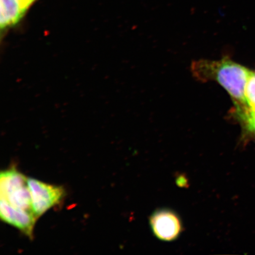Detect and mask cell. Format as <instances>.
<instances>
[{
	"mask_svg": "<svg viewBox=\"0 0 255 255\" xmlns=\"http://www.w3.org/2000/svg\"><path fill=\"white\" fill-rule=\"evenodd\" d=\"M149 223L153 234L161 241L176 240L183 231L180 216L168 209L156 210L149 218Z\"/></svg>",
	"mask_w": 255,
	"mask_h": 255,
	"instance_id": "277c9868",
	"label": "cell"
},
{
	"mask_svg": "<svg viewBox=\"0 0 255 255\" xmlns=\"http://www.w3.org/2000/svg\"><path fill=\"white\" fill-rule=\"evenodd\" d=\"M27 180L28 178L15 167L2 171L0 174V194L1 199L9 205L33 213Z\"/></svg>",
	"mask_w": 255,
	"mask_h": 255,
	"instance_id": "7a4b0ae2",
	"label": "cell"
},
{
	"mask_svg": "<svg viewBox=\"0 0 255 255\" xmlns=\"http://www.w3.org/2000/svg\"><path fill=\"white\" fill-rule=\"evenodd\" d=\"M245 97L249 107L255 109V71H251L245 90Z\"/></svg>",
	"mask_w": 255,
	"mask_h": 255,
	"instance_id": "ba28073f",
	"label": "cell"
},
{
	"mask_svg": "<svg viewBox=\"0 0 255 255\" xmlns=\"http://www.w3.org/2000/svg\"><path fill=\"white\" fill-rule=\"evenodd\" d=\"M27 183L31 194L32 211L37 219L61 203L65 196V190L62 186L31 178H28Z\"/></svg>",
	"mask_w": 255,
	"mask_h": 255,
	"instance_id": "3957f363",
	"label": "cell"
},
{
	"mask_svg": "<svg viewBox=\"0 0 255 255\" xmlns=\"http://www.w3.org/2000/svg\"><path fill=\"white\" fill-rule=\"evenodd\" d=\"M194 77L202 82L213 81L230 95L235 110L247 109L245 90L251 71L227 57L220 60L200 59L191 64Z\"/></svg>",
	"mask_w": 255,
	"mask_h": 255,
	"instance_id": "6da1fadb",
	"label": "cell"
},
{
	"mask_svg": "<svg viewBox=\"0 0 255 255\" xmlns=\"http://www.w3.org/2000/svg\"><path fill=\"white\" fill-rule=\"evenodd\" d=\"M18 1L20 2L22 8L26 12L28 9L37 0H18Z\"/></svg>",
	"mask_w": 255,
	"mask_h": 255,
	"instance_id": "9c48e42d",
	"label": "cell"
},
{
	"mask_svg": "<svg viewBox=\"0 0 255 255\" xmlns=\"http://www.w3.org/2000/svg\"><path fill=\"white\" fill-rule=\"evenodd\" d=\"M0 25L2 30H7L17 24L26 12L18 0H0Z\"/></svg>",
	"mask_w": 255,
	"mask_h": 255,
	"instance_id": "8992f818",
	"label": "cell"
},
{
	"mask_svg": "<svg viewBox=\"0 0 255 255\" xmlns=\"http://www.w3.org/2000/svg\"><path fill=\"white\" fill-rule=\"evenodd\" d=\"M0 217L2 222L14 226L30 239H33L34 226L37 220L33 213L15 208L1 199Z\"/></svg>",
	"mask_w": 255,
	"mask_h": 255,
	"instance_id": "5b68a950",
	"label": "cell"
},
{
	"mask_svg": "<svg viewBox=\"0 0 255 255\" xmlns=\"http://www.w3.org/2000/svg\"><path fill=\"white\" fill-rule=\"evenodd\" d=\"M230 114L241 125L242 138L255 141V109L250 108L243 111H232Z\"/></svg>",
	"mask_w": 255,
	"mask_h": 255,
	"instance_id": "52a82bcc",
	"label": "cell"
}]
</instances>
